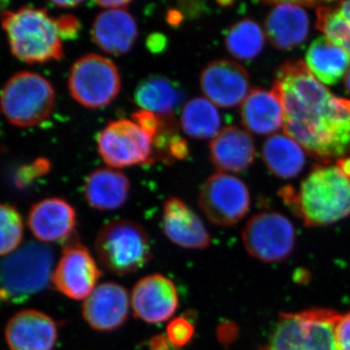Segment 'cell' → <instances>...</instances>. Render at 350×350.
<instances>
[{
  "label": "cell",
  "mask_w": 350,
  "mask_h": 350,
  "mask_svg": "<svg viewBox=\"0 0 350 350\" xmlns=\"http://www.w3.org/2000/svg\"><path fill=\"white\" fill-rule=\"evenodd\" d=\"M273 92L283 107V131L320 162L344 158L350 147V100L334 96L300 59L275 72Z\"/></svg>",
  "instance_id": "obj_1"
},
{
  "label": "cell",
  "mask_w": 350,
  "mask_h": 350,
  "mask_svg": "<svg viewBox=\"0 0 350 350\" xmlns=\"http://www.w3.org/2000/svg\"><path fill=\"white\" fill-rule=\"evenodd\" d=\"M280 197L308 227H324L350 214V179L336 165H317L301 182L280 189Z\"/></svg>",
  "instance_id": "obj_2"
},
{
  "label": "cell",
  "mask_w": 350,
  "mask_h": 350,
  "mask_svg": "<svg viewBox=\"0 0 350 350\" xmlns=\"http://www.w3.org/2000/svg\"><path fill=\"white\" fill-rule=\"evenodd\" d=\"M1 27L14 57L27 64L61 61L64 40L56 18L46 9L23 6L1 14Z\"/></svg>",
  "instance_id": "obj_3"
},
{
  "label": "cell",
  "mask_w": 350,
  "mask_h": 350,
  "mask_svg": "<svg viewBox=\"0 0 350 350\" xmlns=\"http://www.w3.org/2000/svg\"><path fill=\"white\" fill-rule=\"evenodd\" d=\"M94 247L101 266L118 276L137 273L153 258L148 234L130 219H118L103 225L96 234Z\"/></svg>",
  "instance_id": "obj_4"
},
{
  "label": "cell",
  "mask_w": 350,
  "mask_h": 350,
  "mask_svg": "<svg viewBox=\"0 0 350 350\" xmlns=\"http://www.w3.org/2000/svg\"><path fill=\"white\" fill-rule=\"evenodd\" d=\"M56 92L49 80L31 71H20L7 80L0 93V107L13 126L39 125L52 114Z\"/></svg>",
  "instance_id": "obj_5"
},
{
  "label": "cell",
  "mask_w": 350,
  "mask_h": 350,
  "mask_svg": "<svg viewBox=\"0 0 350 350\" xmlns=\"http://www.w3.org/2000/svg\"><path fill=\"white\" fill-rule=\"evenodd\" d=\"M53 266L54 253L49 246L25 243L0 262V290L8 301L27 300L48 286Z\"/></svg>",
  "instance_id": "obj_6"
},
{
  "label": "cell",
  "mask_w": 350,
  "mask_h": 350,
  "mask_svg": "<svg viewBox=\"0 0 350 350\" xmlns=\"http://www.w3.org/2000/svg\"><path fill=\"white\" fill-rule=\"evenodd\" d=\"M338 317L327 308L282 313L262 350H337L334 329Z\"/></svg>",
  "instance_id": "obj_7"
},
{
  "label": "cell",
  "mask_w": 350,
  "mask_h": 350,
  "mask_svg": "<svg viewBox=\"0 0 350 350\" xmlns=\"http://www.w3.org/2000/svg\"><path fill=\"white\" fill-rule=\"evenodd\" d=\"M68 86L76 103L89 109H100L108 107L119 96L121 75L107 57L88 54L73 64Z\"/></svg>",
  "instance_id": "obj_8"
},
{
  "label": "cell",
  "mask_w": 350,
  "mask_h": 350,
  "mask_svg": "<svg viewBox=\"0 0 350 350\" xmlns=\"http://www.w3.org/2000/svg\"><path fill=\"white\" fill-rule=\"evenodd\" d=\"M241 239L250 256L273 264L284 261L292 254L296 244V231L286 216L276 211H267L255 214L248 220Z\"/></svg>",
  "instance_id": "obj_9"
},
{
  "label": "cell",
  "mask_w": 350,
  "mask_h": 350,
  "mask_svg": "<svg viewBox=\"0 0 350 350\" xmlns=\"http://www.w3.org/2000/svg\"><path fill=\"white\" fill-rule=\"evenodd\" d=\"M198 202L209 222L218 227H231L247 215L250 193L238 177L218 172L202 184Z\"/></svg>",
  "instance_id": "obj_10"
},
{
  "label": "cell",
  "mask_w": 350,
  "mask_h": 350,
  "mask_svg": "<svg viewBox=\"0 0 350 350\" xmlns=\"http://www.w3.org/2000/svg\"><path fill=\"white\" fill-rule=\"evenodd\" d=\"M101 160L111 169L133 167L155 161L153 142L133 120L110 122L96 138Z\"/></svg>",
  "instance_id": "obj_11"
},
{
  "label": "cell",
  "mask_w": 350,
  "mask_h": 350,
  "mask_svg": "<svg viewBox=\"0 0 350 350\" xmlns=\"http://www.w3.org/2000/svg\"><path fill=\"white\" fill-rule=\"evenodd\" d=\"M101 275L93 255L75 234L64 244L51 282L59 293L71 300H86Z\"/></svg>",
  "instance_id": "obj_12"
},
{
  "label": "cell",
  "mask_w": 350,
  "mask_h": 350,
  "mask_svg": "<svg viewBox=\"0 0 350 350\" xmlns=\"http://www.w3.org/2000/svg\"><path fill=\"white\" fill-rule=\"evenodd\" d=\"M200 87L204 98L216 107L241 105L250 93V77L241 64L231 59H214L202 68Z\"/></svg>",
  "instance_id": "obj_13"
},
{
  "label": "cell",
  "mask_w": 350,
  "mask_h": 350,
  "mask_svg": "<svg viewBox=\"0 0 350 350\" xmlns=\"http://www.w3.org/2000/svg\"><path fill=\"white\" fill-rule=\"evenodd\" d=\"M131 301L137 319L158 324L174 317L178 310L179 296L172 280L155 273L144 276L135 285Z\"/></svg>",
  "instance_id": "obj_14"
},
{
  "label": "cell",
  "mask_w": 350,
  "mask_h": 350,
  "mask_svg": "<svg viewBox=\"0 0 350 350\" xmlns=\"http://www.w3.org/2000/svg\"><path fill=\"white\" fill-rule=\"evenodd\" d=\"M130 314V297L123 285L109 282L98 285L82 306L83 319L94 331L121 328Z\"/></svg>",
  "instance_id": "obj_15"
},
{
  "label": "cell",
  "mask_w": 350,
  "mask_h": 350,
  "mask_svg": "<svg viewBox=\"0 0 350 350\" xmlns=\"http://www.w3.org/2000/svg\"><path fill=\"white\" fill-rule=\"evenodd\" d=\"M27 226L41 243H66L75 234L77 213L63 198H46L31 207Z\"/></svg>",
  "instance_id": "obj_16"
},
{
  "label": "cell",
  "mask_w": 350,
  "mask_h": 350,
  "mask_svg": "<svg viewBox=\"0 0 350 350\" xmlns=\"http://www.w3.org/2000/svg\"><path fill=\"white\" fill-rule=\"evenodd\" d=\"M10 350H53L59 337L57 322L36 310L16 313L4 332Z\"/></svg>",
  "instance_id": "obj_17"
},
{
  "label": "cell",
  "mask_w": 350,
  "mask_h": 350,
  "mask_svg": "<svg viewBox=\"0 0 350 350\" xmlns=\"http://www.w3.org/2000/svg\"><path fill=\"white\" fill-rule=\"evenodd\" d=\"M162 227L167 238L184 250H204L211 245L206 226L179 198L170 197L163 204Z\"/></svg>",
  "instance_id": "obj_18"
},
{
  "label": "cell",
  "mask_w": 350,
  "mask_h": 350,
  "mask_svg": "<svg viewBox=\"0 0 350 350\" xmlns=\"http://www.w3.org/2000/svg\"><path fill=\"white\" fill-rule=\"evenodd\" d=\"M273 5L265 19L269 42L280 50L299 47L308 38L310 18L304 7L295 1H269Z\"/></svg>",
  "instance_id": "obj_19"
},
{
  "label": "cell",
  "mask_w": 350,
  "mask_h": 350,
  "mask_svg": "<svg viewBox=\"0 0 350 350\" xmlns=\"http://www.w3.org/2000/svg\"><path fill=\"white\" fill-rule=\"evenodd\" d=\"M209 156L219 172L239 174L254 163L256 156L254 140L243 129L225 126L211 139Z\"/></svg>",
  "instance_id": "obj_20"
},
{
  "label": "cell",
  "mask_w": 350,
  "mask_h": 350,
  "mask_svg": "<svg viewBox=\"0 0 350 350\" xmlns=\"http://www.w3.org/2000/svg\"><path fill=\"white\" fill-rule=\"evenodd\" d=\"M91 36L103 52L111 56H124L137 42V23L128 10L100 11L92 25Z\"/></svg>",
  "instance_id": "obj_21"
},
{
  "label": "cell",
  "mask_w": 350,
  "mask_h": 350,
  "mask_svg": "<svg viewBox=\"0 0 350 350\" xmlns=\"http://www.w3.org/2000/svg\"><path fill=\"white\" fill-rule=\"evenodd\" d=\"M130 192V179L123 172L111 167L94 170L88 175L83 186L87 204L98 211L121 208Z\"/></svg>",
  "instance_id": "obj_22"
},
{
  "label": "cell",
  "mask_w": 350,
  "mask_h": 350,
  "mask_svg": "<svg viewBox=\"0 0 350 350\" xmlns=\"http://www.w3.org/2000/svg\"><path fill=\"white\" fill-rule=\"evenodd\" d=\"M282 101L273 90L253 89L241 105L244 128L260 135H275L283 126Z\"/></svg>",
  "instance_id": "obj_23"
},
{
  "label": "cell",
  "mask_w": 350,
  "mask_h": 350,
  "mask_svg": "<svg viewBox=\"0 0 350 350\" xmlns=\"http://www.w3.org/2000/svg\"><path fill=\"white\" fill-rule=\"evenodd\" d=\"M306 64L320 83L338 84L350 68V57L342 47L325 36L315 39L306 55Z\"/></svg>",
  "instance_id": "obj_24"
},
{
  "label": "cell",
  "mask_w": 350,
  "mask_h": 350,
  "mask_svg": "<svg viewBox=\"0 0 350 350\" xmlns=\"http://www.w3.org/2000/svg\"><path fill=\"white\" fill-rule=\"evenodd\" d=\"M262 160L276 177L290 179L301 174L305 167L306 154L293 138L275 133L262 145Z\"/></svg>",
  "instance_id": "obj_25"
},
{
  "label": "cell",
  "mask_w": 350,
  "mask_h": 350,
  "mask_svg": "<svg viewBox=\"0 0 350 350\" xmlns=\"http://www.w3.org/2000/svg\"><path fill=\"white\" fill-rule=\"evenodd\" d=\"M183 94L177 85L162 75H150L138 83L133 100L142 110L159 116L174 115L181 103Z\"/></svg>",
  "instance_id": "obj_26"
},
{
  "label": "cell",
  "mask_w": 350,
  "mask_h": 350,
  "mask_svg": "<svg viewBox=\"0 0 350 350\" xmlns=\"http://www.w3.org/2000/svg\"><path fill=\"white\" fill-rule=\"evenodd\" d=\"M184 133L195 139H213L220 131L221 116L217 107L204 96L191 98L182 107L179 120Z\"/></svg>",
  "instance_id": "obj_27"
},
{
  "label": "cell",
  "mask_w": 350,
  "mask_h": 350,
  "mask_svg": "<svg viewBox=\"0 0 350 350\" xmlns=\"http://www.w3.org/2000/svg\"><path fill=\"white\" fill-rule=\"evenodd\" d=\"M264 31L258 23L243 19L232 24L226 31V49L236 59L247 61L256 57L264 49Z\"/></svg>",
  "instance_id": "obj_28"
},
{
  "label": "cell",
  "mask_w": 350,
  "mask_h": 350,
  "mask_svg": "<svg viewBox=\"0 0 350 350\" xmlns=\"http://www.w3.org/2000/svg\"><path fill=\"white\" fill-rule=\"evenodd\" d=\"M317 29L350 57V1L326 2L317 7Z\"/></svg>",
  "instance_id": "obj_29"
},
{
  "label": "cell",
  "mask_w": 350,
  "mask_h": 350,
  "mask_svg": "<svg viewBox=\"0 0 350 350\" xmlns=\"http://www.w3.org/2000/svg\"><path fill=\"white\" fill-rule=\"evenodd\" d=\"M24 239V223L16 207L0 204V256L19 250Z\"/></svg>",
  "instance_id": "obj_30"
},
{
  "label": "cell",
  "mask_w": 350,
  "mask_h": 350,
  "mask_svg": "<svg viewBox=\"0 0 350 350\" xmlns=\"http://www.w3.org/2000/svg\"><path fill=\"white\" fill-rule=\"evenodd\" d=\"M195 331V325L191 320L180 317L170 320L165 335L174 349H180L192 342Z\"/></svg>",
  "instance_id": "obj_31"
},
{
  "label": "cell",
  "mask_w": 350,
  "mask_h": 350,
  "mask_svg": "<svg viewBox=\"0 0 350 350\" xmlns=\"http://www.w3.org/2000/svg\"><path fill=\"white\" fill-rule=\"evenodd\" d=\"M51 162L46 158H38L29 165H23L18 170L15 184L18 188H27L38 178L47 174L51 170Z\"/></svg>",
  "instance_id": "obj_32"
},
{
  "label": "cell",
  "mask_w": 350,
  "mask_h": 350,
  "mask_svg": "<svg viewBox=\"0 0 350 350\" xmlns=\"http://www.w3.org/2000/svg\"><path fill=\"white\" fill-rule=\"evenodd\" d=\"M133 121L150 137L152 142L162 126V117L147 110L140 109L133 113Z\"/></svg>",
  "instance_id": "obj_33"
},
{
  "label": "cell",
  "mask_w": 350,
  "mask_h": 350,
  "mask_svg": "<svg viewBox=\"0 0 350 350\" xmlns=\"http://www.w3.org/2000/svg\"><path fill=\"white\" fill-rule=\"evenodd\" d=\"M334 337L337 350H350V312L338 317Z\"/></svg>",
  "instance_id": "obj_34"
},
{
  "label": "cell",
  "mask_w": 350,
  "mask_h": 350,
  "mask_svg": "<svg viewBox=\"0 0 350 350\" xmlns=\"http://www.w3.org/2000/svg\"><path fill=\"white\" fill-rule=\"evenodd\" d=\"M57 29L63 40L75 39L81 29V23L73 15H62L56 18Z\"/></svg>",
  "instance_id": "obj_35"
},
{
  "label": "cell",
  "mask_w": 350,
  "mask_h": 350,
  "mask_svg": "<svg viewBox=\"0 0 350 350\" xmlns=\"http://www.w3.org/2000/svg\"><path fill=\"white\" fill-rule=\"evenodd\" d=\"M94 3L103 10H126L131 2L129 0H100Z\"/></svg>",
  "instance_id": "obj_36"
},
{
  "label": "cell",
  "mask_w": 350,
  "mask_h": 350,
  "mask_svg": "<svg viewBox=\"0 0 350 350\" xmlns=\"http://www.w3.org/2000/svg\"><path fill=\"white\" fill-rule=\"evenodd\" d=\"M148 345L150 350H172V349H174L165 334L156 335L155 337L150 338Z\"/></svg>",
  "instance_id": "obj_37"
},
{
  "label": "cell",
  "mask_w": 350,
  "mask_h": 350,
  "mask_svg": "<svg viewBox=\"0 0 350 350\" xmlns=\"http://www.w3.org/2000/svg\"><path fill=\"white\" fill-rule=\"evenodd\" d=\"M336 167H338V170L345 176L350 179V157H344V158L338 159Z\"/></svg>",
  "instance_id": "obj_38"
},
{
  "label": "cell",
  "mask_w": 350,
  "mask_h": 350,
  "mask_svg": "<svg viewBox=\"0 0 350 350\" xmlns=\"http://www.w3.org/2000/svg\"><path fill=\"white\" fill-rule=\"evenodd\" d=\"M167 23L172 27H176L181 24L183 16L178 10H170L167 14Z\"/></svg>",
  "instance_id": "obj_39"
},
{
  "label": "cell",
  "mask_w": 350,
  "mask_h": 350,
  "mask_svg": "<svg viewBox=\"0 0 350 350\" xmlns=\"http://www.w3.org/2000/svg\"><path fill=\"white\" fill-rule=\"evenodd\" d=\"M55 6L59 8H75V7L81 5L82 1H53Z\"/></svg>",
  "instance_id": "obj_40"
},
{
  "label": "cell",
  "mask_w": 350,
  "mask_h": 350,
  "mask_svg": "<svg viewBox=\"0 0 350 350\" xmlns=\"http://www.w3.org/2000/svg\"><path fill=\"white\" fill-rule=\"evenodd\" d=\"M345 87L347 89V93L350 94V68L345 77Z\"/></svg>",
  "instance_id": "obj_41"
}]
</instances>
